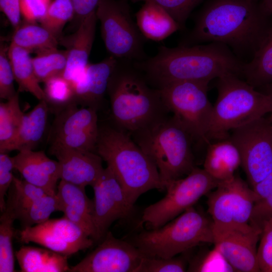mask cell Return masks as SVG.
<instances>
[{
  "label": "cell",
  "instance_id": "1",
  "mask_svg": "<svg viewBox=\"0 0 272 272\" xmlns=\"http://www.w3.org/2000/svg\"><path fill=\"white\" fill-rule=\"evenodd\" d=\"M271 17L258 2L209 0L178 45L218 42L228 46L240 59L243 56L252 57L269 29Z\"/></svg>",
  "mask_w": 272,
  "mask_h": 272
},
{
  "label": "cell",
  "instance_id": "2",
  "mask_svg": "<svg viewBox=\"0 0 272 272\" xmlns=\"http://www.w3.org/2000/svg\"><path fill=\"white\" fill-rule=\"evenodd\" d=\"M244 63L228 46L218 42L160 46L155 56L134 61L149 84L157 89L176 81L209 83L227 74L240 77Z\"/></svg>",
  "mask_w": 272,
  "mask_h": 272
},
{
  "label": "cell",
  "instance_id": "3",
  "mask_svg": "<svg viewBox=\"0 0 272 272\" xmlns=\"http://www.w3.org/2000/svg\"><path fill=\"white\" fill-rule=\"evenodd\" d=\"M107 94L114 125L130 135L167 117L160 91L151 86L134 61L117 59Z\"/></svg>",
  "mask_w": 272,
  "mask_h": 272
},
{
  "label": "cell",
  "instance_id": "4",
  "mask_svg": "<svg viewBox=\"0 0 272 272\" xmlns=\"http://www.w3.org/2000/svg\"><path fill=\"white\" fill-rule=\"evenodd\" d=\"M95 152L106 163L132 203L150 190L165 189L154 163L129 133L114 124L99 126Z\"/></svg>",
  "mask_w": 272,
  "mask_h": 272
},
{
  "label": "cell",
  "instance_id": "5",
  "mask_svg": "<svg viewBox=\"0 0 272 272\" xmlns=\"http://www.w3.org/2000/svg\"><path fill=\"white\" fill-rule=\"evenodd\" d=\"M217 88L208 134L210 142L228 138L232 129L272 112V96L258 91L238 76L231 74L220 77Z\"/></svg>",
  "mask_w": 272,
  "mask_h": 272
},
{
  "label": "cell",
  "instance_id": "6",
  "mask_svg": "<svg viewBox=\"0 0 272 272\" xmlns=\"http://www.w3.org/2000/svg\"><path fill=\"white\" fill-rule=\"evenodd\" d=\"M130 136L156 165L164 187L196 167L192 148L195 140L173 115Z\"/></svg>",
  "mask_w": 272,
  "mask_h": 272
},
{
  "label": "cell",
  "instance_id": "7",
  "mask_svg": "<svg viewBox=\"0 0 272 272\" xmlns=\"http://www.w3.org/2000/svg\"><path fill=\"white\" fill-rule=\"evenodd\" d=\"M213 222L192 207L164 225L136 234L130 242L144 255L169 258L201 243H214Z\"/></svg>",
  "mask_w": 272,
  "mask_h": 272
},
{
  "label": "cell",
  "instance_id": "8",
  "mask_svg": "<svg viewBox=\"0 0 272 272\" xmlns=\"http://www.w3.org/2000/svg\"><path fill=\"white\" fill-rule=\"evenodd\" d=\"M209 84L180 81L158 89L168 111L173 113L195 141L207 145L210 143L208 134L213 106L208 96Z\"/></svg>",
  "mask_w": 272,
  "mask_h": 272
},
{
  "label": "cell",
  "instance_id": "9",
  "mask_svg": "<svg viewBox=\"0 0 272 272\" xmlns=\"http://www.w3.org/2000/svg\"><path fill=\"white\" fill-rule=\"evenodd\" d=\"M127 2L100 0L96 15L110 55L116 59L141 61L148 57L144 50L146 39L132 19Z\"/></svg>",
  "mask_w": 272,
  "mask_h": 272
},
{
  "label": "cell",
  "instance_id": "10",
  "mask_svg": "<svg viewBox=\"0 0 272 272\" xmlns=\"http://www.w3.org/2000/svg\"><path fill=\"white\" fill-rule=\"evenodd\" d=\"M220 181L205 170L195 167L186 176L165 184V196L146 207L142 222L151 229L160 227L172 220L215 189Z\"/></svg>",
  "mask_w": 272,
  "mask_h": 272
},
{
  "label": "cell",
  "instance_id": "11",
  "mask_svg": "<svg viewBox=\"0 0 272 272\" xmlns=\"http://www.w3.org/2000/svg\"><path fill=\"white\" fill-rule=\"evenodd\" d=\"M229 138L238 148L252 187L272 172V124L262 117L232 129Z\"/></svg>",
  "mask_w": 272,
  "mask_h": 272
},
{
  "label": "cell",
  "instance_id": "12",
  "mask_svg": "<svg viewBox=\"0 0 272 272\" xmlns=\"http://www.w3.org/2000/svg\"><path fill=\"white\" fill-rule=\"evenodd\" d=\"M207 195L208 212L214 224L249 223L255 196L252 188L240 177L235 175L220 181Z\"/></svg>",
  "mask_w": 272,
  "mask_h": 272
},
{
  "label": "cell",
  "instance_id": "13",
  "mask_svg": "<svg viewBox=\"0 0 272 272\" xmlns=\"http://www.w3.org/2000/svg\"><path fill=\"white\" fill-rule=\"evenodd\" d=\"M94 191V242L102 240L112 224L130 218L134 205L128 199L120 183L107 167L92 186Z\"/></svg>",
  "mask_w": 272,
  "mask_h": 272
},
{
  "label": "cell",
  "instance_id": "14",
  "mask_svg": "<svg viewBox=\"0 0 272 272\" xmlns=\"http://www.w3.org/2000/svg\"><path fill=\"white\" fill-rule=\"evenodd\" d=\"M215 248L234 271H260L257 259V243L261 231L249 223L219 225L213 223Z\"/></svg>",
  "mask_w": 272,
  "mask_h": 272
},
{
  "label": "cell",
  "instance_id": "15",
  "mask_svg": "<svg viewBox=\"0 0 272 272\" xmlns=\"http://www.w3.org/2000/svg\"><path fill=\"white\" fill-rule=\"evenodd\" d=\"M20 240L24 243H36L67 256L91 247L94 242L81 228L64 216L23 228Z\"/></svg>",
  "mask_w": 272,
  "mask_h": 272
},
{
  "label": "cell",
  "instance_id": "16",
  "mask_svg": "<svg viewBox=\"0 0 272 272\" xmlns=\"http://www.w3.org/2000/svg\"><path fill=\"white\" fill-rule=\"evenodd\" d=\"M145 255L132 243L108 231L96 248L69 272H137Z\"/></svg>",
  "mask_w": 272,
  "mask_h": 272
},
{
  "label": "cell",
  "instance_id": "17",
  "mask_svg": "<svg viewBox=\"0 0 272 272\" xmlns=\"http://www.w3.org/2000/svg\"><path fill=\"white\" fill-rule=\"evenodd\" d=\"M49 152L59 164L60 180L78 186H92L104 169L102 159L94 152L74 149H55Z\"/></svg>",
  "mask_w": 272,
  "mask_h": 272
},
{
  "label": "cell",
  "instance_id": "18",
  "mask_svg": "<svg viewBox=\"0 0 272 272\" xmlns=\"http://www.w3.org/2000/svg\"><path fill=\"white\" fill-rule=\"evenodd\" d=\"M117 59L109 55L96 63H88L82 75L73 84L75 103L98 111L107 94L109 80Z\"/></svg>",
  "mask_w": 272,
  "mask_h": 272
},
{
  "label": "cell",
  "instance_id": "19",
  "mask_svg": "<svg viewBox=\"0 0 272 272\" xmlns=\"http://www.w3.org/2000/svg\"><path fill=\"white\" fill-rule=\"evenodd\" d=\"M14 169L28 182L42 189L46 194H56L60 180L58 161L51 159L44 151L24 150L12 157Z\"/></svg>",
  "mask_w": 272,
  "mask_h": 272
},
{
  "label": "cell",
  "instance_id": "20",
  "mask_svg": "<svg viewBox=\"0 0 272 272\" xmlns=\"http://www.w3.org/2000/svg\"><path fill=\"white\" fill-rule=\"evenodd\" d=\"M97 20L96 12L84 19L73 34L58 39L59 43L67 52V64L62 76L73 84L89 63Z\"/></svg>",
  "mask_w": 272,
  "mask_h": 272
},
{
  "label": "cell",
  "instance_id": "21",
  "mask_svg": "<svg viewBox=\"0 0 272 272\" xmlns=\"http://www.w3.org/2000/svg\"><path fill=\"white\" fill-rule=\"evenodd\" d=\"M56 195L60 211L64 217L81 228L93 240V200L88 197L85 188L60 180Z\"/></svg>",
  "mask_w": 272,
  "mask_h": 272
},
{
  "label": "cell",
  "instance_id": "22",
  "mask_svg": "<svg viewBox=\"0 0 272 272\" xmlns=\"http://www.w3.org/2000/svg\"><path fill=\"white\" fill-rule=\"evenodd\" d=\"M97 112L92 107L79 108L72 104L56 112L49 132V143L67 135L98 130Z\"/></svg>",
  "mask_w": 272,
  "mask_h": 272
},
{
  "label": "cell",
  "instance_id": "23",
  "mask_svg": "<svg viewBox=\"0 0 272 272\" xmlns=\"http://www.w3.org/2000/svg\"><path fill=\"white\" fill-rule=\"evenodd\" d=\"M241 164L239 151L229 137L207 144L203 169L216 179H231Z\"/></svg>",
  "mask_w": 272,
  "mask_h": 272
},
{
  "label": "cell",
  "instance_id": "24",
  "mask_svg": "<svg viewBox=\"0 0 272 272\" xmlns=\"http://www.w3.org/2000/svg\"><path fill=\"white\" fill-rule=\"evenodd\" d=\"M49 107L45 100L24 114L22 122L14 139L0 153L34 150L41 141L46 128Z\"/></svg>",
  "mask_w": 272,
  "mask_h": 272
},
{
  "label": "cell",
  "instance_id": "25",
  "mask_svg": "<svg viewBox=\"0 0 272 272\" xmlns=\"http://www.w3.org/2000/svg\"><path fill=\"white\" fill-rule=\"evenodd\" d=\"M137 25L146 39L163 40L180 27L162 7L153 3L144 2L135 14Z\"/></svg>",
  "mask_w": 272,
  "mask_h": 272
},
{
  "label": "cell",
  "instance_id": "26",
  "mask_svg": "<svg viewBox=\"0 0 272 272\" xmlns=\"http://www.w3.org/2000/svg\"><path fill=\"white\" fill-rule=\"evenodd\" d=\"M21 271H69L68 256L48 248L23 246L15 253Z\"/></svg>",
  "mask_w": 272,
  "mask_h": 272
},
{
  "label": "cell",
  "instance_id": "27",
  "mask_svg": "<svg viewBox=\"0 0 272 272\" xmlns=\"http://www.w3.org/2000/svg\"><path fill=\"white\" fill-rule=\"evenodd\" d=\"M30 53L12 43L9 46L8 56L18 92H29L39 100H45V93L35 75Z\"/></svg>",
  "mask_w": 272,
  "mask_h": 272
},
{
  "label": "cell",
  "instance_id": "28",
  "mask_svg": "<svg viewBox=\"0 0 272 272\" xmlns=\"http://www.w3.org/2000/svg\"><path fill=\"white\" fill-rule=\"evenodd\" d=\"M241 76L256 89L272 83V21L261 44L251 59L245 62Z\"/></svg>",
  "mask_w": 272,
  "mask_h": 272
},
{
  "label": "cell",
  "instance_id": "29",
  "mask_svg": "<svg viewBox=\"0 0 272 272\" xmlns=\"http://www.w3.org/2000/svg\"><path fill=\"white\" fill-rule=\"evenodd\" d=\"M11 43L29 52L36 53L57 47L59 42L57 38L41 25L25 21L15 29Z\"/></svg>",
  "mask_w": 272,
  "mask_h": 272
},
{
  "label": "cell",
  "instance_id": "30",
  "mask_svg": "<svg viewBox=\"0 0 272 272\" xmlns=\"http://www.w3.org/2000/svg\"><path fill=\"white\" fill-rule=\"evenodd\" d=\"M45 194L42 189L14 176L7 196L5 211L18 220L35 200Z\"/></svg>",
  "mask_w": 272,
  "mask_h": 272
},
{
  "label": "cell",
  "instance_id": "31",
  "mask_svg": "<svg viewBox=\"0 0 272 272\" xmlns=\"http://www.w3.org/2000/svg\"><path fill=\"white\" fill-rule=\"evenodd\" d=\"M32 63L35 75L40 82L44 83L53 77L62 75L66 66V50L57 47L44 49L36 53Z\"/></svg>",
  "mask_w": 272,
  "mask_h": 272
},
{
  "label": "cell",
  "instance_id": "32",
  "mask_svg": "<svg viewBox=\"0 0 272 272\" xmlns=\"http://www.w3.org/2000/svg\"><path fill=\"white\" fill-rule=\"evenodd\" d=\"M24 114L20 108L18 92L6 102H1L0 152L16 137Z\"/></svg>",
  "mask_w": 272,
  "mask_h": 272
},
{
  "label": "cell",
  "instance_id": "33",
  "mask_svg": "<svg viewBox=\"0 0 272 272\" xmlns=\"http://www.w3.org/2000/svg\"><path fill=\"white\" fill-rule=\"evenodd\" d=\"M45 100L55 113L67 106L75 103L73 84L62 75L53 77L44 83Z\"/></svg>",
  "mask_w": 272,
  "mask_h": 272
},
{
  "label": "cell",
  "instance_id": "34",
  "mask_svg": "<svg viewBox=\"0 0 272 272\" xmlns=\"http://www.w3.org/2000/svg\"><path fill=\"white\" fill-rule=\"evenodd\" d=\"M75 10L71 0H53L40 25L59 39L67 22L73 20Z\"/></svg>",
  "mask_w": 272,
  "mask_h": 272
},
{
  "label": "cell",
  "instance_id": "35",
  "mask_svg": "<svg viewBox=\"0 0 272 272\" xmlns=\"http://www.w3.org/2000/svg\"><path fill=\"white\" fill-rule=\"evenodd\" d=\"M56 211H60L56 193L45 194L35 200L20 215L18 220L25 228L47 221L52 213Z\"/></svg>",
  "mask_w": 272,
  "mask_h": 272
},
{
  "label": "cell",
  "instance_id": "36",
  "mask_svg": "<svg viewBox=\"0 0 272 272\" xmlns=\"http://www.w3.org/2000/svg\"><path fill=\"white\" fill-rule=\"evenodd\" d=\"M15 218L4 211L0 218V271H15V257L13 249L14 235L13 224Z\"/></svg>",
  "mask_w": 272,
  "mask_h": 272
},
{
  "label": "cell",
  "instance_id": "37",
  "mask_svg": "<svg viewBox=\"0 0 272 272\" xmlns=\"http://www.w3.org/2000/svg\"><path fill=\"white\" fill-rule=\"evenodd\" d=\"M179 256L169 258L151 257L145 255L137 272H183L187 270V252Z\"/></svg>",
  "mask_w": 272,
  "mask_h": 272
},
{
  "label": "cell",
  "instance_id": "38",
  "mask_svg": "<svg viewBox=\"0 0 272 272\" xmlns=\"http://www.w3.org/2000/svg\"><path fill=\"white\" fill-rule=\"evenodd\" d=\"M127 2H151L165 10L178 24L181 30L185 28L186 22L191 13L203 0H124Z\"/></svg>",
  "mask_w": 272,
  "mask_h": 272
},
{
  "label": "cell",
  "instance_id": "39",
  "mask_svg": "<svg viewBox=\"0 0 272 272\" xmlns=\"http://www.w3.org/2000/svg\"><path fill=\"white\" fill-rule=\"evenodd\" d=\"M188 271H234L222 254L214 247L209 253H199L189 260Z\"/></svg>",
  "mask_w": 272,
  "mask_h": 272
},
{
  "label": "cell",
  "instance_id": "40",
  "mask_svg": "<svg viewBox=\"0 0 272 272\" xmlns=\"http://www.w3.org/2000/svg\"><path fill=\"white\" fill-rule=\"evenodd\" d=\"M9 47L1 43L0 48V98L9 100L17 92L14 86L15 78L8 56Z\"/></svg>",
  "mask_w": 272,
  "mask_h": 272
},
{
  "label": "cell",
  "instance_id": "41",
  "mask_svg": "<svg viewBox=\"0 0 272 272\" xmlns=\"http://www.w3.org/2000/svg\"><path fill=\"white\" fill-rule=\"evenodd\" d=\"M257 259L260 271L272 272V219L261 229Z\"/></svg>",
  "mask_w": 272,
  "mask_h": 272
},
{
  "label": "cell",
  "instance_id": "42",
  "mask_svg": "<svg viewBox=\"0 0 272 272\" xmlns=\"http://www.w3.org/2000/svg\"><path fill=\"white\" fill-rule=\"evenodd\" d=\"M13 158L8 153H0V209L3 212L6 209L8 191L12 184L14 176Z\"/></svg>",
  "mask_w": 272,
  "mask_h": 272
},
{
  "label": "cell",
  "instance_id": "43",
  "mask_svg": "<svg viewBox=\"0 0 272 272\" xmlns=\"http://www.w3.org/2000/svg\"><path fill=\"white\" fill-rule=\"evenodd\" d=\"M51 0H20L21 14L24 21H40L46 14Z\"/></svg>",
  "mask_w": 272,
  "mask_h": 272
},
{
  "label": "cell",
  "instance_id": "44",
  "mask_svg": "<svg viewBox=\"0 0 272 272\" xmlns=\"http://www.w3.org/2000/svg\"><path fill=\"white\" fill-rule=\"evenodd\" d=\"M272 219V195L254 203L249 224L260 230L266 222Z\"/></svg>",
  "mask_w": 272,
  "mask_h": 272
},
{
  "label": "cell",
  "instance_id": "45",
  "mask_svg": "<svg viewBox=\"0 0 272 272\" xmlns=\"http://www.w3.org/2000/svg\"><path fill=\"white\" fill-rule=\"evenodd\" d=\"M73 4L75 15L73 20L78 25L86 17L96 12L100 0H71Z\"/></svg>",
  "mask_w": 272,
  "mask_h": 272
},
{
  "label": "cell",
  "instance_id": "46",
  "mask_svg": "<svg viewBox=\"0 0 272 272\" xmlns=\"http://www.w3.org/2000/svg\"><path fill=\"white\" fill-rule=\"evenodd\" d=\"M0 9L15 29L21 23L20 0H0Z\"/></svg>",
  "mask_w": 272,
  "mask_h": 272
},
{
  "label": "cell",
  "instance_id": "47",
  "mask_svg": "<svg viewBox=\"0 0 272 272\" xmlns=\"http://www.w3.org/2000/svg\"><path fill=\"white\" fill-rule=\"evenodd\" d=\"M251 188L255 196V201L271 196L272 172Z\"/></svg>",
  "mask_w": 272,
  "mask_h": 272
},
{
  "label": "cell",
  "instance_id": "48",
  "mask_svg": "<svg viewBox=\"0 0 272 272\" xmlns=\"http://www.w3.org/2000/svg\"><path fill=\"white\" fill-rule=\"evenodd\" d=\"M260 4L264 11L272 17V0H261Z\"/></svg>",
  "mask_w": 272,
  "mask_h": 272
},
{
  "label": "cell",
  "instance_id": "49",
  "mask_svg": "<svg viewBox=\"0 0 272 272\" xmlns=\"http://www.w3.org/2000/svg\"><path fill=\"white\" fill-rule=\"evenodd\" d=\"M259 89H261L260 91L272 96V83ZM268 119L272 124V112L270 113V116Z\"/></svg>",
  "mask_w": 272,
  "mask_h": 272
},
{
  "label": "cell",
  "instance_id": "50",
  "mask_svg": "<svg viewBox=\"0 0 272 272\" xmlns=\"http://www.w3.org/2000/svg\"><path fill=\"white\" fill-rule=\"evenodd\" d=\"M247 1L250 2L257 3L258 2L259 0H247Z\"/></svg>",
  "mask_w": 272,
  "mask_h": 272
}]
</instances>
